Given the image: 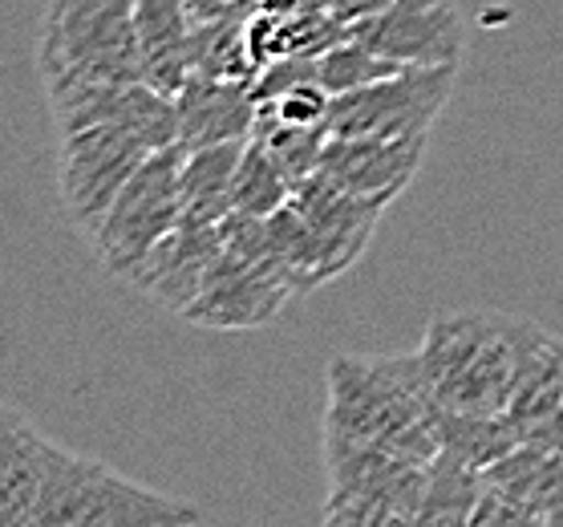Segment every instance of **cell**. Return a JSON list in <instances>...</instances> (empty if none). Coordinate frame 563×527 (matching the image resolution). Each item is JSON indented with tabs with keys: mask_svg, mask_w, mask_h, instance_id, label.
I'll list each match as a JSON object with an SVG mask.
<instances>
[{
	"mask_svg": "<svg viewBox=\"0 0 563 527\" xmlns=\"http://www.w3.org/2000/svg\"><path fill=\"white\" fill-rule=\"evenodd\" d=\"M41 74L146 81L139 0H49L41 25Z\"/></svg>",
	"mask_w": 563,
	"mask_h": 527,
	"instance_id": "4",
	"label": "cell"
},
{
	"mask_svg": "<svg viewBox=\"0 0 563 527\" xmlns=\"http://www.w3.org/2000/svg\"><path fill=\"white\" fill-rule=\"evenodd\" d=\"M187 4H191L195 25H203V21H219V17L252 13L260 0H187Z\"/></svg>",
	"mask_w": 563,
	"mask_h": 527,
	"instance_id": "29",
	"label": "cell"
},
{
	"mask_svg": "<svg viewBox=\"0 0 563 527\" xmlns=\"http://www.w3.org/2000/svg\"><path fill=\"white\" fill-rule=\"evenodd\" d=\"M252 139L268 146L272 158L288 171V179L305 183L308 175H317L320 171V158H324V146H329V127H292V122L272 118L268 110L260 106Z\"/></svg>",
	"mask_w": 563,
	"mask_h": 527,
	"instance_id": "25",
	"label": "cell"
},
{
	"mask_svg": "<svg viewBox=\"0 0 563 527\" xmlns=\"http://www.w3.org/2000/svg\"><path fill=\"white\" fill-rule=\"evenodd\" d=\"M292 204L317 228L320 240L333 248L336 260L345 268H353L365 256L369 235L377 228L382 211L389 207V199H365V195H353L345 187L329 183L324 175H308L305 183H296Z\"/></svg>",
	"mask_w": 563,
	"mask_h": 527,
	"instance_id": "15",
	"label": "cell"
},
{
	"mask_svg": "<svg viewBox=\"0 0 563 527\" xmlns=\"http://www.w3.org/2000/svg\"><path fill=\"white\" fill-rule=\"evenodd\" d=\"M292 191H296V183L288 179V171L272 158L268 146L256 139H247L240 171H235V211L268 219L292 199Z\"/></svg>",
	"mask_w": 563,
	"mask_h": 527,
	"instance_id": "24",
	"label": "cell"
},
{
	"mask_svg": "<svg viewBox=\"0 0 563 527\" xmlns=\"http://www.w3.org/2000/svg\"><path fill=\"white\" fill-rule=\"evenodd\" d=\"M324 435L385 450L410 463H434V398L418 353L410 358H336L324 373Z\"/></svg>",
	"mask_w": 563,
	"mask_h": 527,
	"instance_id": "2",
	"label": "cell"
},
{
	"mask_svg": "<svg viewBox=\"0 0 563 527\" xmlns=\"http://www.w3.org/2000/svg\"><path fill=\"white\" fill-rule=\"evenodd\" d=\"M483 487L555 524L563 519V450L515 447L507 459L483 471Z\"/></svg>",
	"mask_w": 563,
	"mask_h": 527,
	"instance_id": "19",
	"label": "cell"
},
{
	"mask_svg": "<svg viewBox=\"0 0 563 527\" xmlns=\"http://www.w3.org/2000/svg\"><path fill=\"white\" fill-rule=\"evenodd\" d=\"M45 94H49L57 130L110 122V127L134 130L151 151L179 142V106L170 94L154 90L146 81H98L77 78V74H49Z\"/></svg>",
	"mask_w": 563,
	"mask_h": 527,
	"instance_id": "8",
	"label": "cell"
},
{
	"mask_svg": "<svg viewBox=\"0 0 563 527\" xmlns=\"http://www.w3.org/2000/svg\"><path fill=\"white\" fill-rule=\"evenodd\" d=\"M244 142H216L183 155V223H223L235 211V171Z\"/></svg>",
	"mask_w": 563,
	"mask_h": 527,
	"instance_id": "20",
	"label": "cell"
},
{
	"mask_svg": "<svg viewBox=\"0 0 563 527\" xmlns=\"http://www.w3.org/2000/svg\"><path fill=\"white\" fill-rule=\"evenodd\" d=\"M426 142H430V134H418V139H341V134H329L317 175L353 195L394 204L413 183V175L422 171Z\"/></svg>",
	"mask_w": 563,
	"mask_h": 527,
	"instance_id": "12",
	"label": "cell"
},
{
	"mask_svg": "<svg viewBox=\"0 0 563 527\" xmlns=\"http://www.w3.org/2000/svg\"><path fill=\"white\" fill-rule=\"evenodd\" d=\"M37 519L41 527H195L203 512L49 442Z\"/></svg>",
	"mask_w": 563,
	"mask_h": 527,
	"instance_id": "3",
	"label": "cell"
},
{
	"mask_svg": "<svg viewBox=\"0 0 563 527\" xmlns=\"http://www.w3.org/2000/svg\"><path fill=\"white\" fill-rule=\"evenodd\" d=\"M543 329L507 312H438L418 349L434 406L466 414H507L527 353Z\"/></svg>",
	"mask_w": 563,
	"mask_h": 527,
	"instance_id": "1",
	"label": "cell"
},
{
	"mask_svg": "<svg viewBox=\"0 0 563 527\" xmlns=\"http://www.w3.org/2000/svg\"><path fill=\"white\" fill-rule=\"evenodd\" d=\"M394 0H333V13L345 21V25H353V21H365V17H377L385 13Z\"/></svg>",
	"mask_w": 563,
	"mask_h": 527,
	"instance_id": "30",
	"label": "cell"
},
{
	"mask_svg": "<svg viewBox=\"0 0 563 527\" xmlns=\"http://www.w3.org/2000/svg\"><path fill=\"white\" fill-rule=\"evenodd\" d=\"M320 527H418V515L369 495H329Z\"/></svg>",
	"mask_w": 563,
	"mask_h": 527,
	"instance_id": "27",
	"label": "cell"
},
{
	"mask_svg": "<svg viewBox=\"0 0 563 527\" xmlns=\"http://www.w3.org/2000/svg\"><path fill=\"white\" fill-rule=\"evenodd\" d=\"M349 37L397 65H459L466 50V25L454 0H394L385 13L353 21Z\"/></svg>",
	"mask_w": 563,
	"mask_h": 527,
	"instance_id": "9",
	"label": "cell"
},
{
	"mask_svg": "<svg viewBox=\"0 0 563 527\" xmlns=\"http://www.w3.org/2000/svg\"><path fill=\"white\" fill-rule=\"evenodd\" d=\"M434 435L442 459L478 471V475L519 447V435L507 414H466L434 406Z\"/></svg>",
	"mask_w": 563,
	"mask_h": 527,
	"instance_id": "21",
	"label": "cell"
},
{
	"mask_svg": "<svg viewBox=\"0 0 563 527\" xmlns=\"http://www.w3.org/2000/svg\"><path fill=\"white\" fill-rule=\"evenodd\" d=\"M292 296L296 293L276 272L260 268L256 260H247L228 248V256L219 260V268L211 272V281L199 293V300L183 317L191 325H199V329L240 333V329L272 325Z\"/></svg>",
	"mask_w": 563,
	"mask_h": 527,
	"instance_id": "11",
	"label": "cell"
},
{
	"mask_svg": "<svg viewBox=\"0 0 563 527\" xmlns=\"http://www.w3.org/2000/svg\"><path fill=\"white\" fill-rule=\"evenodd\" d=\"M560 353H563V337H560Z\"/></svg>",
	"mask_w": 563,
	"mask_h": 527,
	"instance_id": "32",
	"label": "cell"
},
{
	"mask_svg": "<svg viewBox=\"0 0 563 527\" xmlns=\"http://www.w3.org/2000/svg\"><path fill=\"white\" fill-rule=\"evenodd\" d=\"M551 527H563V519H555V524H551Z\"/></svg>",
	"mask_w": 563,
	"mask_h": 527,
	"instance_id": "31",
	"label": "cell"
},
{
	"mask_svg": "<svg viewBox=\"0 0 563 527\" xmlns=\"http://www.w3.org/2000/svg\"><path fill=\"white\" fill-rule=\"evenodd\" d=\"M57 183H62V204L74 216L81 232H98L106 211L114 207L130 175L154 155L151 146L126 127L93 122V127L57 130Z\"/></svg>",
	"mask_w": 563,
	"mask_h": 527,
	"instance_id": "7",
	"label": "cell"
},
{
	"mask_svg": "<svg viewBox=\"0 0 563 527\" xmlns=\"http://www.w3.org/2000/svg\"><path fill=\"white\" fill-rule=\"evenodd\" d=\"M223 256H228V244L219 223H179L122 281L134 284L142 296H151L154 305L183 317L199 300Z\"/></svg>",
	"mask_w": 563,
	"mask_h": 527,
	"instance_id": "10",
	"label": "cell"
},
{
	"mask_svg": "<svg viewBox=\"0 0 563 527\" xmlns=\"http://www.w3.org/2000/svg\"><path fill=\"white\" fill-rule=\"evenodd\" d=\"M478 499H483V475L438 454L426 475L418 527H471Z\"/></svg>",
	"mask_w": 563,
	"mask_h": 527,
	"instance_id": "23",
	"label": "cell"
},
{
	"mask_svg": "<svg viewBox=\"0 0 563 527\" xmlns=\"http://www.w3.org/2000/svg\"><path fill=\"white\" fill-rule=\"evenodd\" d=\"M264 228H268V256H272V268L280 272V281L292 288L296 296L312 293L320 284L336 281L341 272H349L336 252L324 240L317 235V228L308 223L296 204H288L276 211V216L264 219Z\"/></svg>",
	"mask_w": 563,
	"mask_h": 527,
	"instance_id": "18",
	"label": "cell"
},
{
	"mask_svg": "<svg viewBox=\"0 0 563 527\" xmlns=\"http://www.w3.org/2000/svg\"><path fill=\"white\" fill-rule=\"evenodd\" d=\"M397 69H406V65L389 62L382 53H373L365 41L357 37H345L341 45H333L329 53H320V86L333 94H349V90H361V86H373V81L389 78Z\"/></svg>",
	"mask_w": 563,
	"mask_h": 527,
	"instance_id": "26",
	"label": "cell"
},
{
	"mask_svg": "<svg viewBox=\"0 0 563 527\" xmlns=\"http://www.w3.org/2000/svg\"><path fill=\"white\" fill-rule=\"evenodd\" d=\"M179 106V146L203 151L216 142H244L252 139L260 118V98L252 81L231 78H199L191 74L187 86L175 94Z\"/></svg>",
	"mask_w": 563,
	"mask_h": 527,
	"instance_id": "13",
	"label": "cell"
},
{
	"mask_svg": "<svg viewBox=\"0 0 563 527\" xmlns=\"http://www.w3.org/2000/svg\"><path fill=\"white\" fill-rule=\"evenodd\" d=\"M256 13V9H252ZM252 13L219 17L195 25L191 37V74L199 78H231V81H256L260 62L252 53Z\"/></svg>",
	"mask_w": 563,
	"mask_h": 527,
	"instance_id": "22",
	"label": "cell"
},
{
	"mask_svg": "<svg viewBox=\"0 0 563 527\" xmlns=\"http://www.w3.org/2000/svg\"><path fill=\"white\" fill-rule=\"evenodd\" d=\"M459 81V65H406L389 78L336 94L329 134L341 139H418L430 134Z\"/></svg>",
	"mask_w": 563,
	"mask_h": 527,
	"instance_id": "6",
	"label": "cell"
},
{
	"mask_svg": "<svg viewBox=\"0 0 563 527\" xmlns=\"http://www.w3.org/2000/svg\"><path fill=\"white\" fill-rule=\"evenodd\" d=\"M519 447L563 450V353L560 337L543 333L527 353L515 398L507 406Z\"/></svg>",
	"mask_w": 563,
	"mask_h": 527,
	"instance_id": "14",
	"label": "cell"
},
{
	"mask_svg": "<svg viewBox=\"0 0 563 527\" xmlns=\"http://www.w3.org/2000/svg\"><path fill=\"white\" fill-rule=\"evenodd\" d=\"M139 37L146 86L175 98L191 78V4L187 0H139Z\"/></svg>",
	"mask_w": 563,
	"mask_h": 527,
	"instance_id": "17",
	"label": "cell"
},
{
	"mask_svg": "<svg viewBox=\"0 0 563 527\" xmlns=\"http://www.w3.org/2000/svg\"><path fill=\"white\" fill-rule=\"evenodd\" d=\"M471 527H551V524L548 519H539V515L523 512V507H515V503H507L503 495H495V491L483 487V499H478V507H474Z\"/></svg>",
	"mask_w": 563,
	"mask_h": 527,
	"instance_id": "28",
	"label": "cell"
},
{
	"mask_svg": "<svg viewBox=\"0 0 563 527\" xmlns=\"http://www.w3.org/2000/svg\"><path fill=\"white\" fill-rule=\"evenodd\" d=\"M49 438L16 406H4L0 422V527H41V483H45Z\"/></svg>",
	"mask_w": 563,
	"mask_h": 527,
	"instance_id": "16",
	"label": "cell"
},
{
	"mask_svg": "<svg viewBox=\"0 0 563 527\" xmlns=\"http://www.w3.org/2000/svg\"><path fill=\"white\" fill-rule=\"evenodd\" d=\"M183 155L187 151L179 142L154 151L106 211L98 232L90 235L106 272L126 276L163 235L183 223Z\"/></svg>",
	"mask_w": 563,
	"mask_h": 527,
	"instance_id": "5",
	"label": "cell"
}]
</instances>
